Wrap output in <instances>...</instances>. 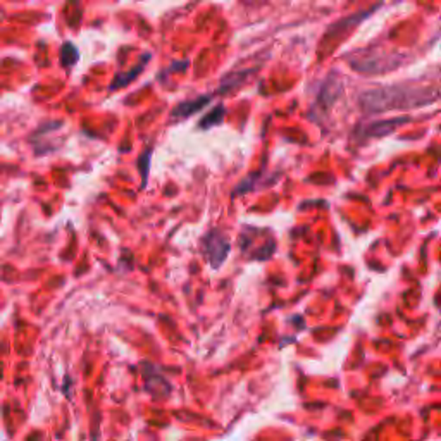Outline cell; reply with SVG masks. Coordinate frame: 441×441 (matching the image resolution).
<instances>
[{
	"mask_svg": "<svg viewBox=\"0 0 441 441\" xmlns=\"http://www.w3.org/2000/svg\"><path fill=\"white\" fill-rule=\"evenodd\" d=\"M440 98V90L435 86L399 83V85L380 86L364 92L358 98L365 112L377 114L386 110L417 109L433 104Z\"/></svg>",
	"mask_w": 441,
	"mask_h": 441,
	"instance_id": "obj_1",
	"label": "cell"
},
{
	"mask_svg": "<svg viewBox=\"0 0 441 441\" xmlns=\"http://www.w3.org/2000/svg\"><path fill=\"white\" fill-rule=\"evenodd\" d=\"M202 252L204 255L208 259L211 266L214 269L220 267V264L224 262V259L230 254V240L226 235H223L220 231H211V233L204 236L202 240Z\"/></svg>",
	"mask_w": 441,
	"mask_h": 441,
	"instance_id": "obj_2",
	"label": "cell"
},
{
	"mask_svg": "<svg viewBox=\"0 0 441 441\" xmlns=\"http://www.w3.org/2000/svg\"><path fill=\"white\" fill-rule=\"evenodd\" d=\"M211 102V97H202V98H196V100H187L183 104H180L178 107L172 109L171 117L175 121H181V119H187V117L193 116L195 112H199L200 109H204L206 105Z\"/></svg>",
	"mask_w": 441,
	"mask_h": 441,
	"instance_id": "obj_3",
	"label": "cell"
},
{
	"mask_svg": "<svg viewBox=\"0 0 441 441\" xmlns=\"http://www.w3.org/2000/svg\"><path fill=\"white\" fill-rule=\"evenodd\" d=\"M405 121H408L407 117H404V119H393V121H388V123H376L372 126H369L368 128V135H374V136H383V135H388V133L395 131V128L401 123H405Z\"/></svg>",
	"mask_w": 441,
	"mask_h": 441,
	"instance_id": "obj_4",
	"label": "cell"
},
{
	"mask_svg": "<svg viewBox=\"0 0 441 441\" xmlns=\"http://www.w3.org/2000/svg\"><path fill=\"white\" fill-rule=\"evenodd\" d=\"M78 61V50L73 43H64L61 50V64L64 68H71V66L76 64Z\"/></svg>",
	"mask_w": 441,
	"mask_h": 441,
	"instance_id": "obj_5",
	"label": "cell"
},
{
	"mask_svg": "<svg viewBox=\"0 0 441 441\" xmlns=\"http://www.w3.org/2000/svg\"><path fill=\"white\" fill-rule=\"evenodd\" d=\"M141 68H143V64H140V66H136L135 68V71H129V73H126V74H117L116 76V80H114V83H112V86H110V90H114V88H119V86H124V85H128L129 81L131 80H135V78L138 76V74L141 73Z\"/></svg>",
	"mask_w": 441,
	"mask_h": 441,
	"instance_id": "obj_6",
	"label": "cell"
},
{
	"mask_svg": "<svg viewBox=\"0 0 441 441\" xmlns=\"http://www.w3.org/2000/svg\"><path fill=\"white\" fill-rule=\"evenodd\" d=\"M223 117H224V107L223 105H218L214 112L207 114V116L200 121V126H202V128H208V126L219 124L220 121H223Z\"/></svg>",
	"mask_w": 441,
	"mask_h": 441,
	"instance_id": "obj_7",
	"label": "cell"
}]
</instances>
